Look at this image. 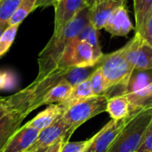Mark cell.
Returning <instances> with one entry per match:
<instances>
[{
	"label": "cell",
	"instance_id": "6da1fadb",
	"mask_svg": "<svg viewBox=\"0 0 152 152\" xmlns=\"http://www.w3.org/2000/svg\"><path fill=\"white\" fill-rule=\"evenodd\" d=\"M90 23V7H83L63 28L53 32L47 45L38 55V75L44 76L57 69L60 58L69 43Z\"/></svg>",
	"mask_w": 152,
	"mask_h": 152
},
{
	"label": "cell",
	"instance_id": "7a4b0ae2",
	"mask_svg": "<svg viewBox=\"0 0 152 152\" xmlns=\"http://www.w3.org/2000/svg\"><path fill=\"white\" fill-rule=\"evenodd\" d=\"M152 123V108L137 113L125 126L108 152H136Z\"/></svg>",
	"mask_w": 152,
	"mask_h": 152
},
{
	"label": "cell",
	"instance_id": "3957f363",
	"mask_svg": "<svg viewBox=\"0 0 152 152\" xmlns=\"http://www.w3.org/2000/svg\"><path fill=\"white\" fill-rule=\"evenodd\" d=\"M100 69L108 91L115 86H123L126 90L134 70L125 55L124 47L110 54L103 55L100 62Z\"/></svg>",
	"mask_w": 152,
	"mask_h": 152
},
{
	"label": "cell",
	"instance_id": "277c9868",
	"mask_svg": "<svg viewBox=\"0 0 152 152\" xmlns=\"http://www.w3.org/2000/svg\"><path fill=\"white\" fill-rule=\"evenodd\" d=\"M109 97L106 94L92 96L72 104L61 116V119L73 134L87 120L106 111Z\"/></svg>",
	"mask_w": 152,
	"mask_h": 152
},
{
	"label": "cell",
	"instance_id": "5b68a950",
	"mask_svg": "<svg viewBox=\"0 0 152 152\" xmlns=\"http://www.w3.org/2000/svg\"><path fill=\"white\" fill-rule=\"evenodd\" d=\"M103 55L98 54L87 42L75 37L65 47L58 62L57 69H67L94 66L100 62Z\"/></svg>",
	"mask_w": 152,
	"mask_h": 152
},
{
	"label": "cell",
	"instance_id": "8992f818",
	"mask_svg": "<svg viewBox=\"0 0 152 152\" xmlns=\"http://www.w3.org/2000/svg\"><path fill=\"white\" fill-rule=\"evenodd\" d=\"M125 55L135 70L152 69V46L138 33L124 46Z\"/></svg>",
	"mask_w": 152,
	"mask_h": 152
},
{
	"label": "cell",
	"instance_id": "52a82bcc",
	"mask_svg": "<svg viewBox=\"0 0 152 152\" xmlns=\"http://www.w3.org/2000/svg\"><path fill=\"white\" fill-rule=\"evenodd\" d=\"M136 114L137 113H130L128 117L120 120L111 119L95 134L93 143L88 148L89 152L109 151L119 134Z\"/></svg>",
	"mask_w": 152,
	"mask_h": 152
},
{
	"label": "cell",
	"instance_id": "ba28073f",
	"mask_svg": "<svg viewBox=\"0 0 152 152\" xmlns=\"http://www.w3.org/2000/svg\"><path fill=\"white\" fill-rule=\"evenodd\" d=\"M71 135L72 134L69 132L61 117L53 124L40 131L36 142L25 152H34L40 149L49 148L61 139L69 141Z\"/></svg>",
	"mask_w": 152,
	"mask_h": 152
},
{
	"label": "cell",
	"instance_id": "9c48e42d",
	"mask_svg": "<svg viewBox=\"0 0 152 152\" xmlns=\"http://www.w3.org/2000/svg\"><path fill=\"white\" fill-rule=\"evenodd\" d=\"M126 0H103L90 7V23L99 30L103 28L112 13L120 6L125 5Z\"/></svg>",
	"mask_w": 152,
	"mask_h": 152
},
{
	"label": "cell",
	"instance_id": "30bf717a",
	"mask_svg": "<svg viewBox=\"0 0 152 152\" xmlns=\"http://www.w3.org/2000/svg\"><path fill=\"white\" fill-rule=\"evenodd\" d=\"M39 131L27 124L20 127L1 152H25L36 142Z\"/></svg>",
	"mask_w": 152,
	"mask_h": 152
},
{
	"label": "cell",
	"instance_id": "8fae6325",
	"mask_svg": "<svg viewBox=\"0 0 152 152\" xmlns=\"http://www.w3.org/2000/svg\"><path fill=\"white\" fill-rule=\"evenodd\" d=\"M85 0H62L54 6V30L59 31L85 7Z\"/></svg>",
	"mask_w": 152,
	"mask_h": 152
},
{
	"label": "cell",
	"instance_id": "7c38bea8",
	"mask_svg": "<svg viewBox=\"0 0 152 152\" xmlns=\"http://www.w3.org/2000/svg\"><path fill=\"white\" fill-rule=\"evenodd\" d=\"M103 28L111 35L118 37H125L134 29V26L130 20L125 5L118 7L112 13Z\"/></svg>",
	"mask_w": 152,
	"mask_h": 152
},
{
	"label": "cell",
	"instance_id": "4fadbf2b",
	"mask_svg": "<svg viewBox=\"0 0 152 152\" xmlns=\"http://www.w3.org/2000/svg\"><path fill=\"white\" fill-rule=\"evenodd\" d=\"M66 110L67 109L61 102L49 104L45 110L38 113L33 119L26 124L40 132L58 120Z\"/></svg>",
	"mask_w": 152,
	"mask_h": 152
},
{
	"label": "cell",
	"instance_id": "5bb4252c",
	"mask_svg": "<svg viewBox=\"0 0 152 152\" xmlns=\"http://www.w3.org/2000/svg\"><path fill=\"white\" fill-rule=\"evenodd\" d=\"M27 116L16 112L11 111L5 115L0 121V151L7 144L12 136L20 127L23 119Z\"/></svg>",
	"mask_w": 152,
	"mask_h": 152
},
{
	"label": "cell",
	"instance_id": "9a60e30c",
	"mask_svg": "<svg viewBox=\"0 0 152 152\" xmlns=\"http://www.w3.org/2000/svg\"><path fill=\"white\" fill-rule=\"evenodd\" d=\"M106 111L114 120H120L128 117L130 115V103L127 96L121 94L110 97Z\"/></svg>",
	"mask_w": 152,
	"mask_h": 152
},
{
	"label": "cell",
	"instance_id": "2e32d148",
	"mask_svg": "<svg viewBox=\"0 0 152 152\" xmlns=\"http://www.w3.org/2000/svg\"><path fill=\"white\" fill-rule=\"evenodd\" d=\"M125 95L129 100L130 113H139L143 110L152 108V82L137 93Z\"/></svg>",
	"mask_w": 152,
	"mask_h": 152
},
{
	"label": "cell",
	"instance_id": "e0dca14e",
	"mask_svg": "<svg viewBox=\"0 0 152 152\" xmlns=\"http://www.w3.org/2000/svg\"><path fill=\"white\" fill-rule=\"evenodd\" d=\"M73 86L66 80L60 81L57 85L53 86L45 95L42 105H49L53 103H61L65 102L70 95Z\"/></svg>",
	"mask_w": 152,
	"mask_h": 152
},
{
	"label": "cell",
	"instance_id": "ac0fdd59",
	"mask_svg": "<svg viewBox=\"0 0 152 152\" xmlns=\"http://www.w3.org/2000/svg\"><path fill=\"white\" fill-rule=\"evenodd\" d=\"M136 33L142 35L152 15V0H134Z\"/></svg>",
	"mask_w": 152,
	"mask_h": 152
},
{
	"label": "cell",
	"instance_id": "d6986e66",
	"mask_svg": "<svg viewBox=\"0 0 152 152\" xmlns=\"http://www.w3.org/2000/svg\"><path fill=\"white\" fill-rule=\"evenodd\" d=\"M100 62L94 66H90V67L68 69L64 76V80L69 83L73 87L77 86L78 84L89 79L92 74L100 67Z\"/></svg>",
	"mask_w": 152,
	"mask_h": 152
},
{
	"label": "cell",
	"instance_id": "ffe728a7",
	"mask_svg": "<svg viewBox=\"0 0 152 152\" xmlns=\"http://www.w3.org/2000/svg\"><path fill=\"white\" fill-rule=\"evenodd\" d=\"M92 96H94V94H93L90 80L87 79V80L78 84L77 86H74L69 97L65 102H63L61 103H63L65 108L68 110L72 104H74L77 102L86 100L87 98H90Z\"/></svg>",
	"mask_w": 152,
	"mask_h": 152
},
{
	"label": "cell",
	"instance_id": "44dd1931",
	"mask_svg": "<svg viewBox=\"0 0 152 152\" xmlns=\"http://www.w3.org/2000/svg\"><path fill=\"white\" fill-rule=\"evenodd\" d=\"M139 73L134 74L133 72L129 83L125 90V94L137 93L146 86H148L152 82V77L150 74H148V70H138Z\"/></svg>",
	"mask_w": 152,
	"mask_h": 152
},
{
	"label": "cell",
	"instance_id": "7402d4cb",
	"mask_svg": "<svg viewBox=\"0 0 152 152\" xmlns=\"http://www.w3.org/2000/svg\"><path fill=\"white\" fill-rule=\"evenodd\" d=\"M37 0H21L20 5L18 6L17 10L11 17L10 20L8 21V26L13 25H20L24 19L34 10L36 9Z\"/></svg>",
	"mask_w": 152,
	"mask_h": 152
},
{
	"label": "cell",
	"instance_id": "603a6c76",
	"mask_svg": "<svg viewBox=\"0 0 152 152\" xmlns=\"http://www.w3.org/2000/svg\"><path fill=\"white\" fill-rule=\"evenodd\" d=\"M21 0H0V26L8 25Z\"/></svg>",
	"mask_w": 152,
	"mask_h": 152
},
{
	"label": "cell",
	"instance_id": "cb8c5ba5",
	"mask_svg": "<svg viewBox=\"0 0 152 152\" xmlns=\"http://www.w3.org/2000/svg\"><path fill=\"white\" fill-rule=\"evenodd\" d=\"M92 91L94 96H99L106 94L108 88L106 86V82L104 80V77L102 76V70L100 67L92 74V76L89 77Z\"/></svg>",
	"mask_w": 152,
	"mask_h": 152
},
{
	"label": "cell",
	"instance_id": "d4e9b609",
	"mask_svg": "<svg viewBox=\"0 0 152 152\" xmlns=\"http://www.w3.org/2000/svg\"><path fill=\"white\" fill-rule=\"evenodd\" d=\"M19 25L8 26L0 37V57L3 56L11 47L16 37Z\"/></svg>",
	"mask_w": 152,
	"mask_h": 152
},
{
	"label": "cell",
	"instance_id": "484cf974",
	"mask_svg": "<svg viewBox=\"0 0 152 152\" xmlns=\"http://www.w3.org/2000/svg\"><path fill=\"white\" fill-rule=\"evenodd\" d=\"M95 134L88 140L81 142H65L60 150V152H86L93 143Z\"/></svg>",
	"mask_w": 152,
	"mask_h": 152
},
{
	"label": "cell",
	"instance_id": "4316f807",
	"mask_svg": "<svg viewBox=\"0 0 152 152\" xmlns=\"http://www.w3.org/2000/svg\"><path fill=\"white\" fill-rule=\"evenodd\" d=\"M136 152H152V123Z\"/></svg>",
	"mask_w": 152,
	"mask_h": 152
},
{
	"label": "cell",
	"instance_id": "83f0119b",
	"mask_svg": "<svg viewBox=\"0 0 152 152\" xmlns=\"http://www.w3.org/2000/svg\"><path fill=\"white\" fill-rule=\"evenodd\" d=\"M150 45L152 46V15L149 20L146 23V26L143 29V32L142 35H140Z\"/></svg>",
	"mask_w": 152,
	"mask_h": 152
},
{
	"label": "cell",
	"instance_id": "f1b7e54d",
	"mask_svg": "<svg viewBox=\"0 0 152 152\" xmlns=\"http://www.w3.org/2000/svg\"><path fill=\"white\" fill-rule=\"evenodd\" d=\"M12 83V76L7 72H0V89L9 86Z\"/></svg>",
	"mask_w": 152,
	"mask_h": 152
},
{
	"label": "cell",
	"instance_id": "f546056e",
	"mask_svg": "<svg viewBox=\"0 0 152 152\" xmlns=\"http://www.w3.org/2000/svg\"><path fill=\"white\" fill-rule=\"evenodd\" d=\"M65 142H69V141H67L66 139H61V140H59L54 144H53L51 147H49L48 150L46 151V152H60V150L61 148V145Z\"/></svg>",
	"mask_w": 152,
	"mask_h": 152
},
{
	"label": "cell",
	"instance_id": "4dcf8cb0",
	"mask_svg": "<svg viewBox=\"0 0 152 152\" xmlns=\"http://www.w3.org/2000/svg\"><path fill=\"white\" fill-rule=\"evenodd\" d=\"M9 112H11V111L9 110V109L7 108V106L0 100V121H1V119H2L5 115H7Z\"/></svg>",
	"mask_w": 152,
	"mask_h": 152
},
{
	"label": "cell",
	"instance_id": "1f68e13d",
	"mask_svg": "<svg viewBox=\"0 0 152 152\" xmlns=\"http://www.w3.org/2000/svg\"><path fill=\"white\" fill-rule=\"evenodd\" d=\"M48 5H52L51 0H37L36 7H46Z\"/></svg>",
	"mask_w": 152,
	"mask_h": 152
},
{
	"label": "cell",
	"instance_id": "d6a6232c",
	"mask_svg": "<svg viewBox=\"0 0 152 152\" xmlns=\"http://www.w3.org/2000/svg\"><path fill=\"white\" fill-rule=\"evenodd\" d=\"M101 1H103V0H85V4L88 7H92L94 4H95L96 3H99Z\"/></svg>",
	"mask_w": 152,
	"mask_h": 152
},
{
	"label": "cell",
	"instance_id": "836d02e7",
	"mask_svg": "<svg viewBox=\"0 0 152 152\" xmlns=\"http://www.w3.org/2000/svg\"><path fill=\"white\" fill-rule=\"evenodd\" d=\"M7 27H8V25H2V26H0V37H1V35L3 34L4 30Z\"/></svg>",
	"mask_w": 152,
	"mask_h": 152
},
{
	"label": "cell",
	"instance_id": "e575fe53",
	"mask_svg": "<svg viewBox=\"0 0 152 152\" xmlns=\"http://www.w3.org/2000/svg\"><path fill=\"white\" fill-rule=\"evenodd\" d=\"M51 1H52V5L54 7L57 4H59V3H60L61 1H62V0H51Z\"/></svg>",
	"mask_w": 152,
	"mask_h": 152
},
{
	"label": "cell",
	"instance_id": "d590c367",
	"mask_svg": "<svg viewBox=\"0 0 152 152\" xmlns=\"http://www.w3.org/2000/svg\"><path fill=\"white\" fill-rule=\"evenodd\" d=\"M48 150V148H45V149H40V150H37L34 152H46V151Z\"/></svg>",
	"mask_w": 152,
	"mask_h": 152
},
{
	"label": "cell",
	"instance_id": "8d00e7d4",
	"mask_svg": "<svg viewBox=\"0 0 152 152\" xmlns=\"http://www.w3.org/2000/svg\"><path fill=\"white\" fill-rule=\"evenodd\" d=\"M86 152H89V151H88V150H87V151H86Z\"/></svg>",
	"mask_w": 152,
	"mask_h": 152
},
{
	"label": "cell",
	"instance_id": "74e56055",
	"mask_svg": "<svg viewBox=\"0 0 152 152\" xmlns=\"http://www.w3.org/2000/svg\"><path fill=\"white\" fill-rule=\"evenodd\" d=\"M0 152H1V151H0Z\"/></svg>",
	"mask_w": 152,
	"mask_h": 152
}]
</instances>
